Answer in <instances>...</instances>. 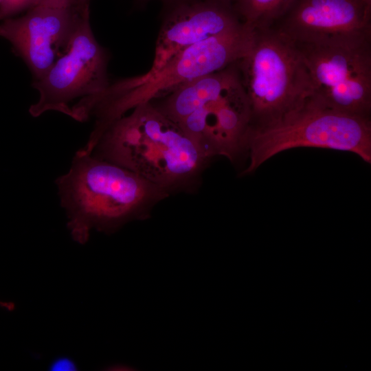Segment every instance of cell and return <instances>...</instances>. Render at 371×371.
I'll return each instance as SVG.
<instances>
[{"label":"cell","instance_id":"8fae6325","mask_svg":"<svg viewBox=\"0 0 371 371\" xmlns=\"http://www.w3.org/2000/svg\"><path fill=\"white\" fill-rule=\"evenodd\" d=\"M243 23L234 9L221 0L177 8L161 25L152 66L146 74L157 72L173 56L187 47Z\"/></svg>","mask_w":371,"mask_h":371},{"label":"cell","instance_id":"7c38bea8","mask_svg":"<svg viewBox=\"0 0 371 371\" xmlns=\"http://www.w3.org/2000/svg\"><path fill=\"white\" fill-rule=\"evenodd\" d=\"M296 0H236L234 8L243 23L252 29L271 27Z\"/></svg>","mask_w":371,"mask_h":371},{"label":"cell","instance_id":"6da1fadb","mask_svg":"<svg viewBox=\"0 0 371 371\" xmlns=\"http://www.w3.org/2000/svg\"><path fill=\"white\" fill-rule=\"evenodd\" d=\"M91 154L135 173L169 195L196 191L210 161L151 102L111 122Z\"/></svg>","mask_w":371,"mask_h":371},{"label":"cell","instance_id":"5b68a950","mask_svg":"<svg viewBox=\"0 0 371 371\" xmlns=\"http://www.w3.org/2000/svg\"><path fill=\"white\" fill-rule=\"evenodd\" d=\"M253 30L247 54L236 63L250 106L249 128L276 122L312 95L295 43L273 27Z\"/></svg>","mask_w":371,"mask_h":371},{"label":"cell","instance_id":"3957f363","mask_svg":"<svg viewBox=\"0 0 371 371\" xmlns=\"http://www.w3.org/2000/svg\"><path fill=\"white\" fill-rule=\"evenodd\" d=\"M254 30L245 24L192 45L173 56L159 70L109 84L91 100L93 131L101 133L136 106L159 98L177 86L220 71L248 52Z\"/></svg>","mask_w":371,"mask_h":371},{"label":"cell","instance_id":"2e32d148","mask_svg":"<svg viewBox=\"0 0 371 371\" xmlns=\"http://www.w3.org/2000/svg\"><path fill=\"white\" fill-rule=\"evenodd\" d=\"M221 1L229 5V2L231 1H236V0H221Z\"/></svg>","mask_w":371,"mask_h":371},{"label":"cell","instance_id":"ba28073f","mask_svg":"<svg viewBox=\"0 0 371 371\" xmlns=\"http://www.w3.org/2000/svg\"><path fill=\"white\" fill-rule=\"evenodd\" d=\"M88 14L89 5L68 7L41 1L24 15L4 19L0 36L12 44L37 80L67 51Z\"/></svg>","mask_w":371,"mask_h":371},{"label":"cell","instance_id":"7a4b0ae2","mask_svg":"<svg viewBox=\"0 0 371 371\" xmlns=\"http://www.w3.org/2000/svg\"><path fill=\"white\" fill-rule=\"evenodd\" d=\"M56 184L71 236L80 244L87 242L92 229L111 234L147 219L170 196L131 171L79 150Z\"/></svg>","mask_w":371,"mask_h":371},{"label":"cell","instance_id":"9c48e42d","mask_svg":"<svg viewBox=\"0 0 371 371\" xmlns=\"http://www.w3.org/2000/svg\"><path fill=\"white\" fill-rule=\"evenodd\" d=\"M251 111L240 80L207 98L175 123L209 159L223 156L232 162L247 154Z\"/></svg>","mask_w":371,"mask_h":371},{"label":"cell","instance_id":"52a82bcc","mask_svg":"<svg viewBox=\"0 0 371 371\" xmlns=\"http://www.w3.org/2000/svg\"><path fill=\"white\" fill-rule=\"evenodd\" d=\"M109 84L106 54L93 34L88 14L77 27L67 51L34 80L39 98L30 113L36 117L54 111L72 117L74 100L95 96Z\"/></svg>","mask_w":371,"mask_h":371},{"label":"cell","instance_id":"30bf717a","mask_svg":"<svg viewBox=\"0 0 371 371\" xmlns=\"http://www.w3.org/2000/svg\"><path fill=\"white\" fill-rule=\"evenodd\" d=\"M294 43L371 38V0H296L270 27Z\"/></svg>","mask_w":371,"mask_h":371},{"label":"cell","instance_id":"277c9868","mask_svg":"<svg viewBox=\"0 0 371 371\" xmlns=\"http://www.w3.org/2000/svg\"><path fill=\"white\" fill-rule=\"evenodd\" d=\"M299 147L348 151L370 164V117L330 108L311 95L276 122L249 129L246 144L249 164L243 174L254 172L282 151Z\"/></svg>","mask_w":371,"mask_h":371},{"label":"cell","instance_id":"5bb4252c","mask_svg":"<svg viewBox=\"0 0 371 371\" xmlns=\"http://www.w3.org/2000/svg\"><path fill=\"white\" fill-rule=\"evenodd\" d=\"M51 368L52 370H74L76 366L69 359L64 357L58 359L54 361Z\"/></svg>","mask_w":371,"mask_h":371},{"label":"cell","instance_id":"4fadbf2b","mask_svg":"<svg viewBox=\"0 0 371 371\" xmlns=\"http://www.w3.org/2000/svg\"><path fill=\"white\" fill-rule=\"evenodd\" d=\"M41 0H0V20L11 18L16 14L27 10Z\"/></svg>","mask_w":371,"mask_h":371},{"label":"cell","instance_id":"8992f818","mask_svg":"<svg viewBox=\"0 0 371 371\" xmlns=\"http://www.w3.org/2000/svg\"><path fill=\"white\" fill-rule=\"evenodd\" d=\"M294 43L313 96L330 108L370 117L371 38Z\"/></svg>","mask_w":371,"mask_h":371},{"label":"cell","instance_id":"9a60e30c","mask_svg":"<svg viewBox=\"0 0 371 371\" xmlns=\"http://www.w3.org/2000/svg\"><path fill=\"white\" fill-rule=\"evenodd\" d=\"M68 7H82L89 5V0H43Z\"/></svg>","mask_w":371,"mask_h":371}]
</instances>
